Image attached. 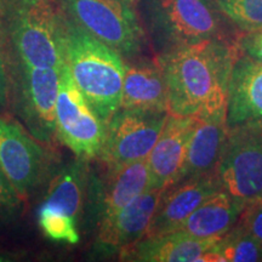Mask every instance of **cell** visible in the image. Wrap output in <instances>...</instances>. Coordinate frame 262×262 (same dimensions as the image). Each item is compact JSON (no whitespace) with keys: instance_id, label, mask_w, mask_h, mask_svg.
<instances>
[{"instance_id":"cell-1","label":"cell","mask_w":262,"mask_h":262,"mask_svg":"<svg viewBox=\"0 0 262 262\" xmlns=\"http://www.w3.org/2000/svg\"><path fill=\"white\" fill-rule=\"evenodd\" d=\"M237 40L215 38L158 55L168 89V112L204 117L227 111Z\"/></svg>"},{"instance_id":"cell-2","label":"cell","mask_w":262,"mask_h":262,"mask_svg":"<svg viewBox=\"0 0 262 262\" xmlns=\"http://www.w3.org/2000/svg\"><path fill=\"white\" fill-rule=\"evenodd\" d=\"M58 27L64 63L72 79L106 125L120 107L125 61L72 21L61 9Z\"/></svg>"},{"instance_id":"cell-3","label":"cell","mask_w":262,"mask_h":262,"mask_svg":"<svg viewBox=\"0 0 262 262\" xmlns=\"http://www.w3.org/2000/svg\"><path fill=\"white\" fill-rule=\"evenodd\" d=\"M60 9L55 0H0V40L5 66L62 68Z\"/></svg>"},{"instance_id":"cell-4","label":"cell","mask_w":262,"mask_h":262,"mask_svg":"<svg viewBox=\"0 0 262 262\" xmlns=\"http://www.w3.org/2000/svg\"><path fill=\"white\" fill-rule=\"evenodd\" d=\"M139 17L158 55L203 40L226 38L211 0H139Z\"/></svg>"},{"instance_id":"cell-5","label":"cell","mask_w":262,"mask_h":262,"mask_svg":"<svg viewBox=\"0 0 262 262\" xmlns=\"http://www.w3.org/2000/svg\"><path fill=\"white\" fill-rule=\"evenodd\" d=\"M9 106L28 133L44 146H54L56 135V98L61 68L6 66Z\"/></svg>"},{"instance_id":"cell-6","label":"cell","mask_w":262,"mask_h":262,"mask_svg":"<svg viewBox=\"0 0 262 262\" xmlns=\"http://www.w3.org/2000/svg\"><path fill=\"white\" fill-rule=\"evenodd\" d=\"M84 31L113 49L124 61L139 58L146 33L133 5L124 0H55Z\"/></svg>"},{"instance_id":"cell-7","label":"cell","mask_w":262,"mask_h":262,"mask_svg":"<svg viewBox=\"0 0 262 262\" xmlns=\"http://www.w3.org/2000/svg\"><path fill=\"white\" fill-rule=\"evenodd\" d=\"M169 112L119 107L104 125L98 159L107 168L147 159Z\"/></svg>"},{"instance_id":"cell-8","label":"cell","mask_w":262,"mask_h":262,"mask_svg":"<svg viewBox=\"0 0 262 262\" xmlns=\"http://www.w3.org/2000/svg\"><path fill=\"white\" fill-rule=\"evenodd\" d=\"M45 147L21 123L0 114V170L22 199L51 176L52 159Z\"/></svg>"},{"instance_id":"cell-9","label":"cell","mask_w":262,"mask_h":262,"mask_svg":"<svg viewBox=\"0 0 262 262\" xmlns=\"http://www.w3.org/2000/svg\"><path fill=\"white\" fill-rule=\"evenodd\" d=\"M216 178L222 191L239 201H256L262 194V126L228 129Z\"/></svg>"},{"instance_id":"cell-10","label":"cell","mask_w":262,"mask_h":262,"mask_svg":"<svg viewBox=\"0 0 262 262\" xmlns=\"http://www.w3.org/2000/svg\"><path fill=\"white\" fill-rule=\"evenodd\" d=\"M55 113L57 139L78 158L89 160L97 157L103 142L104 124L78 89L66 63L61 68Z\"/></svg>"},{"instance_id":"cell-11","label":"cell","mask_w":262,"mask_h":262,"mask_svg":"<svg viewBox=\"0 0 262 262\" xmlns=\"http://www.w3.org/2000/svg\"><path fill=\"white\" fill-rule=\"evenodd\" d=\"M150 188V176L146 159L107 168L103 178L90 171L80 229H94L116 214L137 195Z\"/></svg>"},{"instance_id":"cell-12","label":"cell","mask_w":262,"mask_h":262,"mask_svg":"<svg viewBox=\"0 0 262 262\" xmlns=\"http://www.w3.org/2000/svg\"><path fill=\"white\" fill-rule=\"evenodd\" d=\"M164 188L150 187L98 225L95 257L113 256L145 237Z\"/></svg>"},{"instance_id":"cell-13","label":"cell","mask_w":262,"mask_h":262,"mask_svg":"<svg viewBox=\"0 0 262 262\" xmlns=\"http://www.w3.org/2000/svg\"><path fill=\"white\" fill-rule=\"evenodd\" d=\"M219 191H222L216 173L180 181L164 188L145 237L175 232L193 211Z\"/></svg>"},{"instance_id":"cell-14","label":"cell","mask_w":262,"mask_h":262,"mask_svg":"<svg viewBox=\"0 0 262 262\" xmlns=\"http://www.w3.org/2000/svg\"><path fill=\"white\" fill-rule=\"evenodd\" d=\"M198 117L170 114L147 157L150 187L166 188L178 179Z\"/></svg>"},{"instance_id":"cell-15","label":"cell","mask_w":262,"mask_h":262,"mask_svg":"<svg viewBox=\"0 0 262 262\" xmlns=\"http://www.w3.org/2000/svg\"><path fill=\"white\" fill-rule=\"evenodd\" d=\"M227 125L262 126V63L242 52L229 81Z\"/></svg>"},{"instance_id":"cell-16","label":"cell","mask_w":262,"mask_h":262,"mask_svg":"<svg viewBox=\"0 0 262 262\" xmlns=\"http://www.w3.org/2000/svg\"><path fill=\"white\" fill-rule=\"evenodd\" d=\"M227 135V111L198 117L181 170L173 183L216 173Z\"/></svg>"},{"instance_id":"cell-17","label":"cell","mask_w":262,"mask_h":262,"mask_svg":"<svg viewBox=\"0 0 262 262\" xmlns=\"http://www.w3.org/2000/svg\"><path fill=\"white\" fill-rule=\"evenodd\" d=\"M217 239H199L175 231L143 237L119 253V260L133 262H209Z\"/></svg>"},{"instance_id":"cell-18","label":"cell","mask_w":262,"mask_h":262,"mask_svg":"<svg viewBox=\"0 0 262 262\" xmlns=\"http://www.w3.org/2000/svg\"><path fill=\"white\" fill-rule=\"evenodd\" d=\"M120 107L168 112V89L157 58L126 62Z\"/></svg>"},{"instance_id":"cell-19","label":"cell","mask_w":262,"mask_h":262,"mask_svg":"<svg viewBox=\"0 0 262 262\" xmlns=\"http://www.w3.org/2000/svg\"><path fill=\"white\" fill-rule=\"evenodd\" d=\"M89 178L88 159H75L52 179L40 208L71 219L81 227Z\"/></svg>"},{"instance_id":"cell-20","label":"cell","mask_w":262,"mask_h":262,"mask_svg":"<svg viewBox=\"0 0 262 262\" xmlns=\"http://www.w3.org/2000/svg\"><path fill=\"white\" fill-rule=\"evenodd\" d=\"M245 203L219 191L202 203L176 231L199 239H220L237 224Z\"/></svg>"},{"instance_id":"cell-21","label":"cell","mask_w":262,"mask_h":262,"mask_svg":"<svg viewBox=\"0 0 262 262\" xmlns=\"http://www.w3.org/2000/svg\"><path fill=\"white\" fill-rule=\"evenodd\" d=\"M262 261V243L235 224L217 239L209 254V262H257Z\"/></svg>"},{"instance_id":"cell-22","label":"cell","mask_w":262,"mask_h":262,"mask_svg":"<svg viewBox=\"0 0 262 262\" xmlns=\"http://www.w3.org/2000/svg\"><path fill=\"white\" fill-rule=\"evenodd\" d=\"M219 11L243 32L262 31V0H212Z\"/></svg>"},{"instance_id":"cell-23","label":"cell","mask_w":262,"mask_h":262,"mask_svg":"<svg viewBox=\"0 0 262 262\" xmlns=\"http://www.w3.org/2000/svg\"><path fill=\"white\" fill-rule=\"evenodd\" d=\"M38 225L42 233L51 241L77 244L80 239V227L77 222L47 209L39 208Z\"/></svg>"},{"instance_id":"cell-24","label":"cell","mask_w":262,"mask_h":262,"mask_svg":"<svg viewBox=\"0 0 262 262\" xmlns=\"http://www.w3.org/2000/svg\"><path fill=\"white\" fill-rule=\"evenodd\" d=\"M22 196L0 170V227L18 219L22 211Z\"/></svg>"},{"instance_id":"cell-25","label":"cell","mask_w":262,"mask_h":262,"mask_svg":"<svg viewBox=\"0 0 262 262\" xmlns=\"http://www.w3.org/2000/svg\"><path fill=\"white\" fill-rule=\"evenodd\" d=\"M238 225L249 232L254 238L262 243V199L258 198L248 204L242 211Z\"/></svg>"},{"instance_id":"cell-26","label":"cell","mask_w":262,"mask_h":262,"mask_svg":"<svg viewBox=\"0 0 262 262\" xmlns=\"http://www.w3.org/2000/svg\"><path fill=\"white\" fill-rule=\"evenodd\" d=\"M237 45L242 54L262 62V31L245 32L237 39Z\"/></svg>"},{"instance_id":"cell-27","label":"cell","mask_w":262,"mask_h":262,"mask_svg":"<svg viewBox=\"0 0 262 262\" xmlns=\"http://www.w3.org/2000/svg\"><path fill=\"white\" fill-rule=\"evenodd\" d=\"M9 107V83L4 52H3L2 40H0V114L5 112Z\"/></svg>"},{"instance_id":"cell-28","label":"cell","mask_w":262,"mask_h":262,"mask_svg":"<svg viewBox=\"0 0 262 262\" xmlns=\"http://www.w3.org/2000/svg\"><path fill=\"white\" fill-rule=\"evenodd\" d=\"M124 2L125 3H127V4H130V5H135V4H137V3H139V0H124Z\"/></svg>"},{"instance_id":"cell-29","label":"cell","mask_w":262,"mask_h":262,"mask_svg":"<svg viewBox=\"0 0 262 262\" xmlns=\"http://www.w3.org/2000/svg\"><path fill=\"white\" fill-rule=\"evenodd\" d=\"M260 198H261V199H262V194H261V196H260Z\"/></svg>"},{"instance_id":"cell-30","label":"cell","mask_w":262,"mask_h":262,"mask_svg":"<svg viewBox=\"0 0 262 262\" xmlns=\"http://www.w3.org/2000/svg\"><path fill=\"white\" fill-rule=\"evenodd\" d=\"M261 63H262V62H261Z\"/></svg>"}]
</instances>
